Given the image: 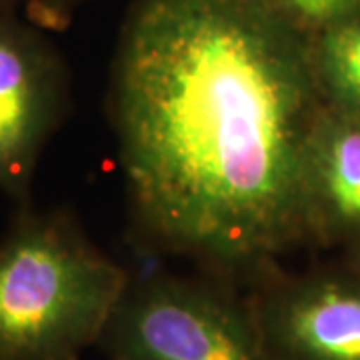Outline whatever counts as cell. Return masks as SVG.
Returning <instances> with one entry per match:
<instances>
[{
    "mask_svg": "<svg viewBox=\"0 0 360 360\" xmlns=\"http://www.w3.org/2000/svg\"><path fill=\"white\" fill-rule=\"evenodd\" d=\"M252 310L274 360H360V278L292 281Z\"/></svg>",
    "mask_w": 360,
    "mask_h": 360,
    "instance_id": "5b68a950",
    "label": "cell"
},
{
    "mask_svg": "<svg viewBox=\"0 0 360 360\" xmlns=\"http://www.w3.org/2000/svg\"><path fill=\"white\" fill-rule=\"evenodd\" d=\"M312 60L324 104L360 118V13L316 32Z\"/></svg>",
    "mask_w": 360,
    "mask_h": 360,
    "instance_id": "52a82bcc",
    "label": "cell"
},
{
    "mask_svg": "<svg viewBox=\"0 0 360 360\" xmlns=\"http://www.w3.org/2000/svg\"><path fill=\"white\" fill-rule=\"evenodd\" d=\"M30 6H34V8H39L42 13H58V11H63L68 2H72V0H26Z\"/></svg>",
    "mask_w": 360,
    "mask_h": 360,
    "instance_id": "9c48e42d",
    "label": "cell"
},
{
    "mask_svg": "<svg viewBox=\"0 0 360 360\" xmlns=\"http://www.w3.org/2000/svg\"><path fill=\"white\" fill-rule=\"evenodd\" d=\"M129 286L72 220H20L0 243V360H80Z\"/></svg>",
    "mask_w": 360,
    "mask_h": 360,
    "instance_id": "7a4b0ae2",
    "label": "cell"
},
{
    "mask_svg": "<svg viewBox=\"0 0 360 360\" xmlns=\"http://www.w3.org/2000/svg\"><path fill=\"white\" fill-rule=\"evenodd\" d=\"M276 13L309 34L360 13V0H264Z\"/></svg>",
    "mask_w": 360,
    "mask_h": 360,
    "instance_id": "ba28073f",
    "label": "cell"
},
{
    "mask_svg": "<svg viewBox=\"0 0 360 360\" xmlns=\"http://www.w3.org/2000/svg\"><path fill=\"white\" fill-rule=\"evenodd\" d=\"M101 342L112 360H274L255 310L172 278L129 286Z\"/></svg>",
    "mask_w": 360,
    "mask_h": 360,
    "instance_id": "3957f363",
    "label": "cell"
},
{
    "mask_svg": "<svg viewBox=\"0 0 360 360\" xmlns=\"http://www.w3.org/2000/svg\"><path fill=\"white\" fill-rule=\"evenodd\" d=\"M65 108V72L51 44L0 8V193L25 191Z\"/></svg>",
    "mask_w": 360,
    "mask_h": 360,
    "instance_id": "277c9868",
    "label": "cell"
},
{
    "mask_svg": "<svg viewBox=\"0 0 360 360\" xmlns=\"http://www.w3.org/2000/svg\"><path fill=\"white\" fill-rule=\"evenodd\" d=\"M310 232L360 231V118L324 108L310 148Z\"/></svg>",
    "mask_w": 360,
    "mask_h": 360,
    "instance_id": "8992f818",
    "label": "cell"
},
{
    "mask_svg": "<svg viewBox=\"0 0 360 360\" xmlns=\"http://www.w3.org/2000/svg\"><path fill=\"white\" fill-rule=\"evenodd\" d=\"M110 106L132 206L165 246L245 270L310 232L326 104L310 34L264 0H136Z\"/></svg>",
    "mask_w": 360,
    "mask_h": 360,
    "instance_id": "6da1fadb",
    "label": "cell"
}]
</instances>
